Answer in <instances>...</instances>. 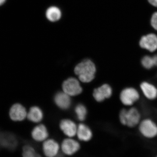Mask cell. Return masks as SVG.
I'll list each match as a JSON object with an SVG mask.
<instances>
[{"mask_svg":"<svg viewBox=\"0 0 157 157\" xmlns=\"http://www.w3.org/2000/svg\"><path fill=\"white\" fill-rule=\"evenodd\" d=\"M74 73L82 82L89 83L94 80L97 68L94 63L89 59H86L76 65Z\"/></svg>","mask_w":157,"mask_h":157,"instance_id":"obj_1","label":"cell"},{"mask_svg":"<svg viewBox=\"0 0 157 157\" xmlns=\"http://www.w3.org/2000/svg\"><path fill=\"white\" fill-rule=\"evenodd\" d=\"M119 120L122 125L129 128L138 126L141 120V114L137 107L132 106L121 109L119 113Z\"/></svg>","mask_w":157,"mask_h":157,"instance_id":"obj_2","label":"cell"},{"mask_svg":"<svg viewBox=\"0 0 157 157\" xmlns=\"http://www.w3.org/2000/svg\"><path fill=\"white\" fill-rule=\"evenodd\" d=\"M140 98V94L138 90L133 87L124 88L120 93V101L125 107H132L139 101Z\"/></svg>","mask_w":157,"mask_h":157,"instance_id":"obj_3","label":"cell"},{"mask_svg":"<svg viewBox=\"0 0 157 157\" xmlns=\"http://www.w3.org/2000/svg\"><path fill=\"white\" fill-rule=\"evenodd\" d=\"M138 130L144 137L152 139L157 136V124L151 119L141 120L138 125Z\"/></svg>","mask_w":157,"mask_h":157,"instance_id":"obj_4","label":"cell"},{"mask_svg":"<svg viewBox=\"0 0 157 157\" xmlns=\"http://www.w3.org/2000/svg\"><path fill=\"white\" fill-rule=\"evenodd\" d=\"M42 154L45 157H60V144L55 139L48 138L42 142Z\"/></svg>","mask_w":157,"mask_h":157,"instance_id":"obj_5","label":"cell"},{"mask_svg":"<svg viewBox=\"0 0 157 157\" xmlns=\"http://www.w3.org/2000/svg\"><path fill=\"white\" fill-rule=\"evenodd\" d=\"M62 154L71 157L78 153L81 149L80 143L73 137H67L62 141L60 144Z\"/></svg>","mask_w":157,"mask_h":157,"instance_id":"obj_6","label":"cell"},{"mask_svg":"<svg viewBox=\"0 0 157 157\" xmlns=\"http://www.w3.org/2000/svg\"><path fill=\"white\" fill-rule=\"evenodd\" d=\"M18 140L14 133L9 131L0 132V147L14 151L18 146Z\"/></svg>","mask_w":157,"mask_h":157,"instance_id":"obj_7","label":"cell"},{"mask_svg":"<svg viewBox=\"0 0 157 157\" xmlns=\"http://www.w3.org/2000/svg\"><path fill=\"white\" fill-rule=\"evenodd\" d=\"M63 91L70 97L76 96L81 94L82 88L78 79L70 77L65 80L62 84Z\"/></svg>","mask_w":157,"mask_h":157,"instance_id":"obj_8","label":"cell"},{"mask_svg":"<svg viewBox=\"0 0 157 157\" xmlns=\"http://www.w3.org/2000/svg\"><path fill=\"white\" fill-rule=\"evenodd\" d=\"M27 113L25 107L19 103H15L12 105L9 113V118L14 122L25 120L27 116Z\"/></svg>","mask_w":157,"mask_h":157,"instance_id":"obj_9","label":"cell"},{"mask_svg":"<svg viewBox=\"0 0 157 157\" xmlns=\"http://www.w3.org/2000/svg\"><path fill=\"white\" fill-rule=\"evenodd\" d=\"M141 48L150 52L157 50V36L154 33H149L142 36L139 42Z\"/></svg>","mask_w":157,"mask_h":157,"instance_id":"obj_10","label":"cell"},{"mask_svg":"<svg viewBox=\"0 0 157 157\" xmlns=\"http://www.w3.org/2000/svg\"><path fill=\"white\" fill-rule=\"evenodd\" d=\"M113 94L112 88L107 83H104L93 91V95L96 101L102 102L111 98Z\"/></svg>","mask_w":157,"mask_h":157,"instance_id":"obj_11","label":"cell"},{"mask_svg":"<svg viewBox=\"0 0 157 157\" xmlns=\"http://www.w3.org/2000/svg\"><path fill=\"white\" fill-rule=\"evenodd\" d=\"M140 88L144 98L149 101H154L157 98V87L154 84L148 81L142 82Z\"/></svg>","mask_w":157,"mask_h":157,"instance_id":"obj_12","label":"cell"},{"mask_svg":"<svg viewBox=\"0 0 157 157\" xmlns=\"http://www.w3.org/2000/svg\"><path fill=\"white\" fill-rule=\"evenodd\" d=\"M49 134L47 128L44 124H41L34 127L31 136L33 140L37 142H43L48 138Z\"/></svg>","mask_w":157,"mask_h":157,"instance_id":"obj_13","label":"cell"},{"mask_svg":"<svg viewBox=\"0 0 157 157\" xmlns=\"http://www.w3.org/2000/svg\"><path fill=\"white\" fill-rule=\"evenodd\" d=\"M59 128L62 132L68 137H73L76 135L77 126L73 121L63 119L60 122Z\"/></svg>","mask_w":157,"mask_h":157,"instance_id":"obj_14","label":"cell"},{"mask_svg":"<svg viewBox=\"0 0 157 157\" xmlns=\"http://www.w3.org/2000/svg\"><path fill=\"white\" fill-rule=\"evenodd\" d=\"M54 102L59 108L63 110L69 109L71 105L70 96L63 91L57 93L55 96Z\"/></svg>","mask_w":157,"mask_h":157,"instance_id":"obj_15","label":"cell"},{"mask_svg":"<svg viewBox=\"0 0 157 157\" xmlns=\"http://www.w3.org/2000/svg\"><path fill=\"white\" fill-rule=\"evenodd\" d=\"M76 136L79 140L87 142L91 140L93 132L89 127L84 124H80L77 126Z\"/></svg>","mask_w":157,"mask_h":157,"instance_id":"obj_16","label":"cell"},{"mask_svg":"<svg viewBox=\"0 0 157 157\" xmlns=\"http://www.w3.org/2000/svg\"><path fill=\"white\" fill-rule=\"evenodd\" d=\"M43 113L42 109L37 106H33L29 109L28 112V119L32 122L39 123L42 121Z\"/></svg>","mask_w":157,"mask_h":157,"instance_id":"obj_17","label":"cell"},{"mask_svg":"<svg viewBox=\"0 0 157 157\" xmlns=\"http://www.w3.org/2000/svg\"><path fill=\"white\" fill-rule=\"evenodd\" d=\"M141 66L146 70H151L157 67V55H145L140 60Z\"/></svg>","mask_w":157,"mask_h":157,"instance_id":"obj_18","label":"cell"},{"mask_svg":"<svg viewBox=\"0 0 157 157\" xmlns=\"http://www.w3.org/2000/svg\"><path fill=\"white\" fill-rule=\"evenodd\" d=\"M46 18L51 22H56L60 19L62 12L60 9L56 6L49 7L45 12Z\"/></svg>","mask_w":157,"mask_h":157,"instance_id":"obj_19","label":"cell"},{"mask_svg":"<svg viewBox=\"0 0 157 157\" xmlns=\"http://www.w3.org/2000/svg\"><path fill=\"white\" fill-rule=\"evenodd\" d=\"M22 157H43L33 146L27 144L23 147Z\"/></svg>","mask_w":157,"mask_h":157,"instance_id":"obj_20","label":"cell"},{"mask_svg":"<svg viewBox=\"0 0 157 157\" xmlns=\"http://www.w3.org/2000/svg\"><path fill=\"white\" fill-rule=\"evenodd\" d=\"M75 112L78 120L82 121L85 120L87 110L86 107L83 104H79L76 105L75 108Z\"/></svg>","mask_w":157,"mask_h":157,"instance_id":"obj_21","label":"cell"},{"mask_svg":"<svg viewBox=\"0 0 157 157\" xmlns=\"http://www.w3.org/2000/svg\"><path fill=\"white\" fill-rule=\"evenodd\" d=\"M151 25L156 31H157V11L154 12L152 15L150 20Z\"/></svg>","mask_w":157,"mask_h":157,"instance_id":"obj_22","label":"cell"},{"mask_svg":"<svg viewBox=\"0 0 157 157\" xmlns=\"http://www.w3.org/2000/svg\"><path fill=\"white\" fill-rule=\"evenodd\" d=\"M147 1L152 6L157 7V0H147Z\"/></svg>","mask_w":157,"mask_h":157,"instance_id":"obj_23","label":"cell"},{"mask_svg":"<svg viewBox=\"0 0 157 157\" xmlns=\"http://www.w3.org/2000/svg\"><path fill=\"white\" fill-rule=\"evenodd\" d=\"M6 0H0V6L3 5L6 2Z\"/></svg>","mask_w":157,"mask_h":157,"instance_id":"obj_24","label":"cell"},{"mask_svg":"<svg viewBox=\"0 0 157 157\" xmlns=\"http://www.w3.org/2000/svg\"><path fill=\"white\" fill-rule=\"evenodd\" d=\"M0 132H1V131H0Z\"/></svg>","mask_w":157,"mask_h":157,"instance_id":"obj_25","label":"cell"},{"mask_svg":"<svg viewBox=\"0 0 157 157\" xmlns=\"http://www.w3.org/2000/svg\"><path fill=\"white\" fill-rule=\"evenodd\" d=\"M156 157H157V156Z\"/></svg>","mask_w":157,"mask_h":157,"instance_id":"obj_26","label":"cell"}]
</instances>
